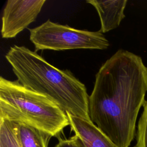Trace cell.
<instances>
[{"label":"cell","instance_id":"obj_11","mask_svg":"<svg viewBox=\"0 0 147 147\" xmlns=\"http://www.w3.org/2000/svg\"><path fill=\"white\" fill-rule=\"evenodd\" d=\"M54 147H85L82 140L74 135L68 138H59V141Z\"/></svg>","mask_w":147,"mask_h":147},{"label":"cell","instance_id":"obj_2","mask_svg":"<svg viewBox=\"0 0 147 147\" xmlns=\"http://www.w3.org/2000/svg\"><path fill=\"white\" fill-rule=\"evenodd\" d=\"M5 58L21 84L46 96L64 112L91 121L87 88L69 70L54 67L24 46L11 47Z\"/></svg>","mask_w":147,"mask_h":147},{"label":"cell","instance_id":"obj_8","mask_svg":"<svg viewBox=\"0 0 147 147\" xmlns=\"http://www.w3.org/2000/svg\"><path fill=\"white\" fill-rule=\"evenodd\" d=\"M13 122L15 133L22 147H48L51 136L27 124Z\"/></svg>","mask_w":147,"mask_h":147},{"label":"cell","instance_id":"obj_6","mask_svg":"<svg viewBox=\"0 0 147 147\" xmlns=\"http://www.w3.org/2000/svg\"><path fill=\"white\" fill-rule=\"evenodd\" d=\"M71 129L85 147H118L91 121L66 113Z\"/></svg>","mask_w":147,"mask_h":147},{"label":"cell","instance_id":"obj_3","mask_svg":"<svg viewBox=\"0 0 147 147\" xmlns=\"http://www.w3.org/2000/svg\"><path fill=\"white\" fill-rule=\"evenodd\" d=\"M0 118L30 125L56 137L69 125L68 116L46 96L21 84L17 80L0 78Z\"/></svg>","mask_w":147,"mask_h":147},{"label":"cell","instance_id":"obj_5","mask_svg":"<svg viewBox=\"0 0 147 147\" xmlns=\"http://www.w3.org/2000/svg\"><path fill=\"white\" fill-rule=\"evenodd\" d=\"M45 0H8L2 17L1 34L3 38L15 37L34 22Z\"/></svg>","mask_w":147,"mask_h":147},{"label":"cell","instance_id":"obj_4","mask_svg":"<svg viewBox=\"0 0 147 147\" xmlns=\"http://www.w3.org/2000/svg\"><path fill=\"white\" fill-rule=\"evenodd\" d=\"M30 40L35 51L49 49L66 51L76 49H106L109 42L99 30L77 29L48 20L41 25L29 29Z\"/></svg>","mask_w":147,"mask_h":147},{"label":"cell","instance_id":"obj_9","mask_svg":"<svg viewBox=\"0 0 147 147\" xmlns=\"http://www.w3.org/2000/svg\"><path fill=\"white\" fill-rule=\"evenodd\" d=\"M0 147H22L14 129L13 122L0 118Z\"/></svg>","mask_w":147,"mask_h":147},{"label":"cell","instance_id":"obj_7","mask_svg":"<svg viewBox=\"0 0 147 147\" xmlns=\"http://www.w3.org/2000/svg\"><path fill=\"white\" fill-rule=\"evenodd\" d=\"M86 2L92 5L98 12L101 25L99 31L102 33L117 28L125 17L127 0H88Z\"/></svg>","mask_w":147,"mask_h":147},{"label":"cell","instance_id":"obj_1","mask_svg":"<svg viewBox=\"0 0 147 147\" xmlns=\"http://www.w3.org/2000/svg\"><path fill=\"white\" fill-rule=\"evenodd\" d=\"M146 92L147 67L141 57L119 49L95 75L88 98L91 121L118 147H129Z\"/></svg>","mask_w":147,"mask_h":147},{"label":"cell","instance_id":"obj_10","mask_svg":"<svg viewBox=\"0 0 147 147\" xmlns=\"http://www.w3.org/2000/svg\"><path fill=\"white\" fill-rule=\"evenodd\" d=\"M139 119L137 131V142L134 147H147V101Z\"/></svg>","mask_w":147,"mask_h":147}]
</instances>
